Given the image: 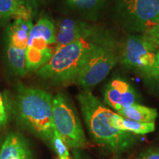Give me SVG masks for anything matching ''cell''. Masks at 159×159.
I'll return each instance as SVG.
<instances>
[{
  "label": "cell",
  "instance_id": "obj_1",
  "mask_svg": "<svg viewBox=\"0 0 159 159\" xmlns=\"http://www.w3.org/2000/svg\"><path fill=\"white\" fill-rule=\"evenodd\" d=\"M84 121L95 142L114 152L128 150L134 144V134L119 130L113 126V111L107 108L90 90H83L77 96Z\"/></svg>",
  "mask_w": 159,
  "mask_h": 159
},
{
  "label": "cell",
  "instance_id": "obj_2",
  "mask_svg": "<svg viewBox=\"0 0 159 159\" xmlns=\"http://www.w3.org/2000/svg\"><path fill=\"white\" fill-rule=\"evenodd\" d=\"M53 97L44 90L19 84L15 99L16 113L20 122L33 134L50 142L54 134Z\"/></svg>",
  "mask_w": 159,
  "mask_h": 159
},
{
  "label": "cell",
  "instance_id": "obj_3",
  "mask_svg": "<svg viewBox=\"0 0 159 159\" xmlns=\"http://www.w3.org/2000/svg\"><path fill=\"white\" fill-rule=\"evenodd\" d=\"M109 32L106 30L97 36L84 38L60 47L48 62L36 71L37 75L57 84L75 83L90 52Z\"/></svg>",
  "mask_w": 159,
  "mask_h": 159
},
{
  "label": "cell",
  "instance_id": "obj_4",
  "mask_svg": "<svg viewBox=\"0 0 159 159\" xmlns=\"http://www.w3.org/2000/svg\"><path fill=\"white\" fill-rule=\"evenodd\" d=\"M119 61V42L110 31L90 52L75 83L90 90L102 82Z\"/></svg>",
  "mask_w": 159,
  "mask_h": 159
},
{
  "label": "cell",
  "instance_id": "obj_5",
  "mask_svg": "<svg viewBox=\"0 0 159 159\" xmlns=\"http://www.w3.org/2000/svg\"><path fill=\"white\" fill-rule=\"evenodd\" d=\"M114 13L125 30L144 34L159 23V0H115Z\"/></svg>",
  "mask_w": 159,
  "mask_h": 159
},
{
  "label": "cell",
  "instance_id": "obj_6",
  "mask_svg": "<svg viewBox=\"0 0 159 159\" xmlns=\"http://www.w3.org/2000/svg\"><path fill=\"white\" fill-rule=\"evenodd\" d=\"M56 29L49 18L44 16L33 25L26 48L27 73L37 71L43 66L55 51Z\"/></svg>",
  "mask_w": 159,
  "mask_h": 159
},
{
  "label": "cell",
  "instance_id": "obj_7",
  "mask_svg": "<svg viewBox=\"0 0 159 159\" xmlns=\"http://www.w3.org/2000/svg\"><path fill=\"white\" fill-rule=\"evenodd\" d=\"M52 121L55 130L68 148H83L87 140L80 120L68 97L62 92L53 97Z\"/></svg>",
  "mask_w": 159,
  "mask_h": 159
},
{
  "label": "cell",
  "instance_id": "obj_8",
  "mask_svg": "<svg viewBox=\"0 0 159 159\" xmlns=\"http://www.w3.org/2000/svg\"><path fill=\"white\" fill-rule=\"evenodd\" d=\"M157 47L142 35H129L119 43V61L129 69L148 77L153 69Z\"/></svg>",
  "mask_w": 159,
  "mask_h": 159
},
{
  "label": "cell",
  "instance_id": "obj_9",
  "mask_svg": "<svg viewBox=\"0 0 159 159\" xmlns=\"http://www.w3.org/2000/svg\"><path fill=\"white\" fill-rule=\"evenodd\" d=\"M106 28L86 21L73 19H63L57 23L55 50L77 40L100 35Z\"/></svg>",
  "mask_w": 159,
  "mask_h": 159
},
{
  "label": "cell",
  "instance_id": "obj_10",
  "mask_svg": "<svg viewBox=\"0 0 159 159\" xmlns=\"http://www.w3.org/2000/svg\"><path fill=\"white\" fill-rule=\"evenodd\" d=\"M104 100L116 111L138 103L134 87L128 81L119 77L111 80L105 86Z\"/></svg>",
  "mask_w": 159,
  "mask_h": 159
},
{
  "label": "cell",
  "instance_id": "obj_11",
  "mask_svg": "<svg viewBox=\"0 0 159 159\" xmlns=\"http://www.w3.org/2000/svg\"><path fill=\"white\" fill-rule=\"evenodd\" d=\"M66 11L75 13L84 21L94 22L100 19L109 0H61Z\"/></svg>",
  "mask_w": 159,
  "mask_h": 159
},
{
  "label": "cell",
  "instance_id": "obj_12",
  "mask_svg": "<svg viewBox=\"0 0 159 159\" xmlns=\"http://www.w3.org/2000/svg\"><path fill=\"white\" fill-rule=\"evenodd\" d=\"M0 159H34L28 141L19 133L6 136L0 148Z\"/></svg>",
  "mask_w": 159,
  "mask_h": 159
},
{
  "label": "cell",
  "instance_id": "obj_13",
  "mask_svg": "<svg viewBox=\"0 0 159 159\" xmlns=\"http://www.w3.org/2000/svg\"><path fill=\"white\" fill-rule=\"evenodd\" d=\"M33 26L32 19H16L7 26L5 42L15 47L26 49Z\"/></svg>",
  "mask_w": 159,
  "mask_h": 159
},
{
  "label": "cell",
  "instance_id": "obj_14",
  "mask_svg": "<svg viewBox=\"0 0 159 159\" xmlns=\"http://www.w3.org/2000/svg\"><path fill=\"white\" fill-rule=\"evenodd\" d=\"M111 122L115 128L133 134L144 135L153 132L156 128L155 122H141L123 117L117 113H113Z\"/></svg>",
  "mask_w": 159,
  "mask_h": 159
},
{
  "label": "cell",
  "instance_id": "obj_15",
  "mask_svg": "<svg viewBox=\"0 0 159 159\" xmlns=\"http://www.w3.org/2000/svg\"><path fill=\"white\" fill-rule=\"evenodd\" d=\"M33 16L21 0H0V24H5L12 18L32 19Z\"/></svg>",
  "mask_w": 159,
  "mask_h": 159
},
{
  "label": "cell",
  "instance_id": "obj_16",
  "mask_svg": "<svg viewBox=\"0 0 159 159\" xmlns=\"http://www.w3.org/2000/svg\"><path fill=\"white\" fill-rule=\"evenodd\" d=\"M5 55L6 63L12 73L20 77L27 74L25 49L18 48L6 43Z\"/></svg>",
  "mask_w": 159,
  "mask_h": 159
},
{
  "label": "cell",
  "instance_id": "obj_17",
  "mask_svg": "<svg viewBox=\"0 0 159 159\" xmlns=\"http://www.w3.org/2000/svg\"><path fill=\"white\" fill-rule=\"evenodd\" d=\"M116 112L125 118L141 122H153L158 116L156 109L149 108L138 103L125 107Z\"/></svg>",
  "mask_w": 159,
  "mask_h": 159
},
{
  "label": "cell",
  "instance_id": "obj_18",
  "mask_svg": "<svg viewBox=\"0 0 159 159\" xmlns=\"http://www.w3.org/2000/svg\"><path fill=\"white\" fill-rule=\"evenodd\" d=\"M50 143L60 158H69L68 147L63 141L62 137L60 136V134L55 130H54V134L51 139Z\"/></svg>",
  "mask_w": 159,
  "mask_h": 159
},
{
  "label": "cell",
  "instance_id": "obj_19",
  "mask_svg": "<svg viewBox=\"0 0 159 159\" xmlns=\"http://www.w3.org/2000/svg\"><path fill=\"white\" fill-rule=\"evenodd\" d=\"M142 35L147 40L159 47V23Z\"/></svg>",
  "mask_w": 159,
  "mask_h": 159
},
{
  "label": "cell",
  "instance_id": "obj_20",
  "mask_svg": "<svg viewBox=\"0 0 159 159\" xmlns=\"http://www.w3.org/2000/svg\"><path fill=\"white\" fill-rule=\"evenodd\" d=\"M43 0H21V4L25 8H27L33 16L37 13L39 6Z\"/></svg>",
  "mask_w": 159,
  "mask_h": 159
},
{
  "label": "cell",
  "instance_id": "obj_21",
  "mask_svg": "<svg viewBox=\"0 0 159 159\" xmlns=\"http://www.w3.org/2000/svg\"><path fill=\"white\" fill-rule=\"evenodd\" d=\"M138 159H159V149H148L141 153Z\"/></svg>",
  "mask_w": 159,
  "mask_h": 159
},
{
  "label": "cell",
  "instance_id": "obj_22",
  "mask_svg": "<svg viewBox=\"0 0 159 159\" xmlns=\"http://www.w3.org/2000/svg\"><path fill=\"white\" fill-rule=\"evenodd\" d=\"M148 78H151L156 80H159V49L156 53V59L153 69L148 76Z\"/></svg>",
  "mask_w": 159,
  "mask_h": 159
},
{
  "label": "cell",
  "instance_id": "obj_23",
  "mask_svg": "<svg viewBox=\"0 0 159 159\" xmlns=\"http://www.w3.org/2000/svg\"><path fill=\"white\" fill-rule=\"evenodd\" d=\"M7 119V111H6L5 105L0 106V128L5 125Z\"/></svg>",
  "mask_w": 159,
  "mask_h": 159
},
{
  "label": "cell",
  "instance_id": "obj_24",
  "mask_svg": "<svg viewBox=\"0 0 159 159\" xmlns=\"http://www.w3.org/2000/svg\"><path fill=\"white\" fill-rule=\"evenodd\" d=\"M2 105H4V102H3L2 97L1 94H0V106H2Z\"/></svg>",
  "mask_w": 159,
  "mask_h": 159
},
{
  "label": "cell",
  "instance_id": "obj_25",
  "mask_svg": "<svg viewBox=\"0 0 159 159\" xmlns=\"http://www.w3.org/2000/svg\"><path fill=\"white\" fill-rule=\"evenodd\" d=\"M60 159H61V158H60ZM67 159H70V158H67Z\"/></svg>",
  "mask_w": 159,
  "mask_h": 159
}]
</instances>
